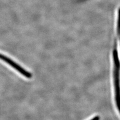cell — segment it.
<instances>
[{
    "mask_svg": "<svg viewBox=\"0 0 120 120\" xmlns=\"http://www.w3.org/2000/svg\"><path fill=\"white\" fill-rule=\"evenodd\" d=\"M112 77L115 92L116 101L117 106L120 113V58L118 55L114 52L112 55Z\"/></svg>",
    "mask_w": 120,
    "mask_h": 120,
    "instance_id": "6da1fadb",
    "label": "cell"
},
{
    "mask_svg": "<svg viewBox=\"0 0 120 120\" xmlns=\"http://www.w3.org/2000/svg\"><path fill=\"white\" fill-rule=\"evenodd\" d=\"M0 59L2 60L3 61H4L6 63L8 64L10 66L13 67L14 69L18 71V72H19L22 75H23L24 77L29 79L32 78V74L31 73L24 69L21 66L19 65L17 63H15L13 60L6 57V56L0 54Z\"/></svg>",
    "mask_w": 120,
    "mask_h": 120,
    "instance_id": "7a4b0ae2",
    "label": "cell"
},
{
    "mask_svg": "<svg viewBox=\"0 0 120 120\" xmlns=\"http://www.w3.org/2000/svg\"><path fill=\"white\" fill-rule=\"evenodd\" d=\"M99 120V118L98 117H96L91 120Z\"/></svg>",
    "mask_w": 120,
    "mask_h": 120,
    "instance_id": "3957f363",
    "label": "cell"
}]
</instances>
